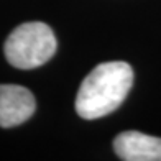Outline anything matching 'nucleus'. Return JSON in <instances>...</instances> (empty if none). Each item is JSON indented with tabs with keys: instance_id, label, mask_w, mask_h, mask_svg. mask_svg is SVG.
Listing matches in <instances>:
<instances>
[{
	"instance_id": "nucleus-1",
	"label": "nucleus",
	"mask_w": 161,
	"mask_h": 161,
	"mask_svg": "<svg viewBox=\"0 0 161 161\" xmlns=\"http://www.w3.org/2000/svg\"><path fill=\"white\" fill-rule=\"evenodd\" d=\"M133 86V69L125 61H108L96 66L82 80L76 112L86 120H96L117 110Z\"/></svg>"
},
{
	"instance_id": "nucleus-2",
	"label": "nucleus",
	"mask_w": 161,
	"mask_h": 161,
	"mask_svg": "<svg viewBox=\"0 0 161 161\" xmlns=\"http://www.w3.org/2000/svg\"><path fill=\"white\" fill-rule=\"evenodd\" d=\"M56 46V36L46 23L26 21L8 35L3 53L13 68L33 69L48 63L54 56Z\"/></svg>"
},
{
	"instance_id": "nucleus-3",
	"label": "nucleus",
	"mask_w": 161,
	"mask_h": 161,
	"mask_svg": "<svg viewBox=\"0 0 161 161\" xmlns=\"http://www.w3.org/2000/svg\"><path fill=\"white\" fill-rule=\"evenodd\" d=\"M33 94L23 86L0 84V127L12 128L26 122L35 114Z\"/></svg>"
},
{
	"instance_id": "nucleus-4",
	"label": "nucleus",
	"mask_w": 161,
	"mask_h": 161,
	"mask_svg": "<svg viewBox=\"0 0 161 161\" xmlns=\"http://www.w3.org/2000/svg\"><path fill=\"white\" fill-rule=\"evenodd\" d=\"M114 150L123 161H161V138L130 130L117 135Z\"/></svg>"
}]
</instances>
